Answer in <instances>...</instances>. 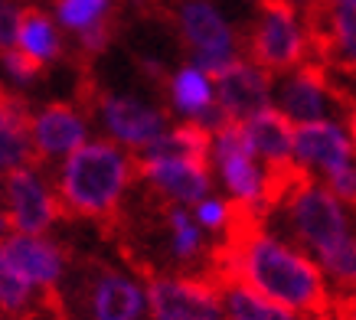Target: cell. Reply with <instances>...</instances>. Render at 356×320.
Here are the masks:
<instances>
[{"label":"cell","mask_w":356,"mask_h":320,"mask_svg":"<svg viewBox=\"0 0 356 320\" xmlns=\"http://www.w3.org/2000/svg\"><path fill=\"white\" fill-rule=\"evenodd\" d=\"M236 213H238V206L226 203V200H203L200 206H193V216H196V223L203 225L206 232H226L236 225Z\"/></svg>","instance_id":"4316f807"},{"label":"cell","mask_w":356,"mask_h":320,"mask_svg":"<svg viewBox=\"0 0 356 320\" xmlns=\"http://www.w3.org/2000/svg\"><path fill=\"white\" fill-rule=\"evenodd\" d=\"M17 49H20V53H26L30 59H36L40 65L59 59L63 43H59L56 23L49 20L43 10L26 7V10L20 13V36H17Z\"/></svg>","instance_id":"7402d4cb"},{"label":"cell","mask_w":356,"mask_h":320,"mask_svg":"<svg viewBox=\"0 0 356 320\" xmlns=\"http://www.w3.org/2000/svg\"><path fill=\"white\" fill-rule=\"evenodd\" d=\"M213 131H206L196 121H184L177 128H167L151 147H144L138 160H193V163H206L213 157Z\"/></svg>","instance_id":"d6986e66"},{"label":"cell","mask_w":356,"mask_h":320,"mask_svg":"<svg viewBox=\"0 0 356 320\" xmlns=\"http://www.w3.org/2000/svg\"><path fill=\"white\" fill-rule=\"evenodd\" d=\"M170 105L190 121H196V118H203L209 108L216 105V82L203 69L184 65L170 79Z\"/></svg>","instance_id":"44dd1931"},{"label":"cell","mask_w":356,"mask_h":320,"mask_svg":"<svg viewBox=\"0 0 356 320\" xmlns=\"http://www.w3.org/2000/svg\"><path fill=\"white\" fill-rule=\"evenodd\" d=\"M327 3H330V7H334V3H350V0H327Z\"/></svg>","instance_id":"836d02e7"},{"label":"cell","mask_w":356,"mask_h":320,"mask_svg":"<svg viewBox=\"0 0 356 320\" xmlns=\"http://www.w3.org/2000/svg\"><path fill=\"white\" fill-rule=\"evenodd\" d=\"M138 173L151 183L154 190L167 196L173 206H200L209 200V167L206 163H193V160H138Z\"/></svg>","instance_id":"8fae6325"},{"label":"cell","mask_w":356,"mask_h":320,"mask_svg":"<svg viewBox=\"0 0 356 320\" xmlns=\"http://www.w3.org/2000/svg\"><path fill=\"white\" fill-rule=\"evenodd\" d=\"M216 102L229 115V121L245 125L248 118H255V115H261L265 108H271L268 72L255 63L236 59L232 69H226V72L216 79Z\"/></svg>","instance_id":"30bf717a"},{"label":"cell","mask_w":356,"mask_h":320,"mask_svg":"<svg viewBox=\"0 0 356 320\" xmlns=\"http://www.w3.org/2000/svg\"><path fill=\"white\" fill-rule=\"evenodd\" d=\"M350 138H353V147H356V102L350 105Z\"/></svg>","instance_id":"d6a6232c"},{"label":"cell","mask_w":356,"mask_h":320,"mask_svg":"<svg viewBox=\"0 0 356 320\" xmlns=\"http://www.w3.org/2000/svg\"><path fill=\"white\" fill-rule=\"evenodd\" d=\"M36 154L33 144V115L20 95H3L0 105V160L3 173L26 167V160Z\"/></svg>","instance_id":"e0dca14e"},{"label":"cell","mask_w":356,"mask_h":320,"mask_svg":"<svg viewBox=\"0 0 356 320\" xmlns=\"http://www.w3.org/2000/svg\"><path fill=\"white\" fill-rule=\"evenodd\" d=\"M144 288L151 320H222V294L213 278L154 275Z\"/></svg>","instance_id":"5b68a950"},{"label":"cell","mask_w":356,"mask_h":320,"mask_svg":"<svg viewBox=\"0 0 356 320\" xmlns=\"http://www.w3.org/2000/svg\"><path fill=\"white\" fill-rule=\"evenodd\" d=\"M226 278L242 281L307 320H334L337 294L324 268L304 248L265 232L259 225V213H252L248 206H238L236 225L229 229V242L219 252L213 281Z\"/></svg>","instance_id":"6da1fadb"},{"label":"cell","mask_w":356,"mask_h":320,"mask_svg":"<svg viewBox=\"0 0 356 320\" xmlns=\"http://www.w3.org/2000/svg\"><path fill=\"white\" fill-rule=\"evenodd\" d=\"M147 314V288L121 271H102L88 288V320H140Z\"/></svg>","instance_id":"4fadbf2b"},{"label":"cell","mask_w":356,"mask_h":320,"mask_svg":"<svg viewBox=\"0 0 356 320\" xmlns=\"http://www.w3.org/2000/svg\"><path fill=\"white\" fill-rule=\"evenodd\" d=\"M219 294H222V320H307L301 314H294L291 307H284L278 301L265 298L255 288H248L242 281H216Z\"/></svg>","instance_id":"ffe728a7"},{"label":"cell","mask_w":356,"mask_h":320,"mask_svg":"<svg viewBox=\"0 0 356 320\" xmlns=\"http://www.w3.org/2000/svg\"><path fill=\"white\" fill-rule=\"evenodd\" d=\"M3 203H7L3 223L10 235H43L63 209L59 196L30 167L3 173Z\"/></svg>","instance_id":"8992f818"},{"label":"cell","mask_w":356,"mask_h":320,"mask_svg":"<svg viewBox=\"0 0 356 320\" xmlns=\"http://www.w3.org/2000/svg\"><path fill=\"white\" fill-rule=\"evenodd\" d=\"M275 209L284 216V225L298 248H304L314 262H324L356 235L353 213L346 209V203L327 186L314 183L311 173L294 183Z\"/></svg>","instance_id":"3957f363"},{"label":"cell","mask_w":356,"mask_h":320,"mask_svg":"<svg viewBox=\"0 0 356 320\" xmlns=\"http://www.w3.org/2000/svg\"><path fill=\"white\" fill-rule=\"evenodd\" d=\"M40 291L33 288L26 278H20L13 268L0 265V307L7 317L17 320H30L33 317V304H36Z\"/></svg>","instance_id":"cb8c5ba5"},{"label":"cell","mask_w":356,"mask_h":320,"mask_svg":"<svg viewBox=\"0 0 356 320\" xmlns=\"http://www.w3.org/2000/svg\"><path fill=\"white\" fill-rule=\"evenodd\" d=\"M111 33H115V30H111V20L88 26V30L79 33V49H82L86 56L105 53V49H108V43H111Z\"/></svg>","instance_id":"f546056e"},{"label":"cell","mask_w":356,"mask_h":320,"mask_svg":"<svg viewBox=\"0 0 356 320\" xmlns=\"http://www.w3.org/2000/svg\"><path fill=\"white\" fill-rule=\"evenodd\" d=\"M3 69L10 75V82H17V86H33L43 65L36 63V59H30L26 53H20V49H10V53H3Z\"/></svg>","instance_id":"83f0119b"},{"label":"cell","mask_w":356,"mask_h":320,"mask_svg":"<svg viewBox=\"0 0 356 320\" xmlns=\"http://www.w3.org/2000/svg\"><path fill=\"white\" fill-rule=\"evenodd\" d=\"M317 265L324 268L327 281H330V288H334L337 298H353L356 294V235L340 246L334 255H327L324 262H317Z\"/></svg>","instance_id":"484cf974"},{"label":"cell","mask_w":356,"mask_h":320,"mask_svg":"<svg viewBox=\"0 0 356 320\" xmlns=\"http://www.w3.org/2000/svg\"><path fill=\"white\" fill-rule=\"evenodd\" d=\"M353 301H356V294H353Z\"/></svg>","instance_id":"e575fe53"},{"label":"cell","mask_w":356,"mask_h":320,"mask_svg":"<svg viewBox=\"0 0 356 320\" xmlns=\"http://www.w3.org/2000/svg\"><path fill=\"white\" fill-rule=\"evenodd\" d=\"M134 170L138 163L121 144L88 141L72 157H65L56 196L65 206V213L105 219V216H115V209L121 206V196L128 190Z\"/></svg>","instance_id":"7a4b0ae2"},{"label":"cell","mask_w":356,"mask_h":320,"mask_svg":"<svg viewBox=\"0 0 356 320\" xmlns=\"http://www.w3.org/2000/svg\"><path fill=\"white\" fill-rule=\"evenodd\" d=\"M232 63H236V56H232V53H196L193 56V65H196V69H203L213 82H216L226 69H232Z\"/></svg>","instance_id":"4dcf8cb0"},{"label":"cell","mask_w":356,"mask_h":320,"mask_svg":"<svg viewBox=\"0 0 356 320\" xmlns=\"http://www.w3.org/2000/svg\"><path fill=\"white\" fill-rule=\"evenodd\" d=\"M334 102L337 98L324 65H301V69L284 75V82L278 88V108L291 118L294 125L330 121Z\"/></svg>","instance_id":"9c48e42d"},{"label":"cell","mask_w":356,"mask_h":320,"mask_svg":"<svg viewBox=\"0 0 356 320\" xmlns=\"http://www.w3.org/2000/svg\"><path fill=\"white\" fill-rule=\"evenodd\" d=\"M177 23L186 46L196 53H232V26L226 17L206 0H184L177 10Z\"/></svg>","instance_id":"9a60e30c"},{"label":"cell","mask_w":356,"mask_h":320,"mask_svg":"<svg viewBox=\"0 0 356 320\" xmlns=\"http://www.w3.org/2000/svg\"><path fill=\"white\" fill-rule=\"evenodd\" d=\"M86 134V118L63 102H53V105H46L43 111L33 115V144H36V154L43 160L72 157L82 144H88Z\"/></svg>","instance_id":"5bb4252c"},{"label":"cell","mask_w":356,"mask_h":320,"mask_svg":"<svg viewBox=\"0 0 356 320\" xmlns=\"http://www.w3.org/2000/svg\"><path fill=\"white\" fill-rule=\"evenodd\" d=\"M334 320H356L353 298H337L334 301Z\"/></svg>","instance_id":"1f68e13d"},{"label":"cell","mask_w":356,"mask_h":320,"mask_svg":"<svg viewBox=\"0 0 356 320\" xmlns=\"http://www.w3.org/2000/svg\"><path fill=\"white\" fill-rule=\"evenodd\" d=\"M311 46V26L301 20L294 0H261L259 23L248 40L252 63L265 72H294L304 65Z\"/></svg>","instance_id":"277c9868"},{"label":"cell","mask_w":356,"mask_h":320,"mask_svg":"<svg viewBox=\"0 0 356 320\" xmlns=\"http://www.w3.org/2000/svg\"><path fill=\"white\" fill-rule=\"evenodd\" d=\"M294 160L304 170H321V177L337 167L356 160L353 138L346 134L334 118L330 121H311L294 128Z\"/></svg>","instance_id":"7c38bea8"},{"label":"cell","mask_w":356,"mask_h":320,"mask_svg":"<svg viewBox=\"0 0 356 320\" xmlns=\"http://www.w3.org/2000/svg\"><path fill=\"white\" fill-rule=\"evenodd\" d=\"M20 7L13 3V0H3L0 3V46H3V53H10L17 49V36H20Z\"/></svg>","instance_id":"f1b7e54d"},{"label":"cell","mask_w":356,"mask_h":320,"mask_svg":"<svg viewBox=\"0 0 356 320\" xmlns=\"http://www.w3.org/2000/svg\"><path fill=\"white\" fill-rule=\"evenodd\" d=\"M311 43L321 49L327 59H340L350 75H356V0L350 3H334L327 10V26L311 23Z\"/></svg>","instance_id":"ac0fdd59"},{"label":"cell","mask_w":356,"mask_h":320,"mask_svg":"<svg viewBox=\"0 0 356 320\" xmlns=\"http://www.w3.org/2000/svg\"><path fill=\"white\" fill-rule=\"evenodd\" d=\"M98 115H102L105 131L115 138V144L138 150V154L151 147L167 131V115L161 108H151L134 95H102Z\"/></svg>","instance_id":"52a82bcc"},{"label":"cell","mask_w":356,"mask_h":320,"mask_svg":"<svg viewBox=\"0 0 356 320\" xmlns=\"http://www.w3.org/2000/svg\"><path fill=\"white\" fill-rule=\"evenodd\" d=\"M0 265L13 268L36 291H56L65 271V255L46 235H7L0 246Z\"/></svg>","instance_id":"ba28073f"},{"label":"cell","mask_w":356,"mask_h":320,"mask_svg":"<svg viewBox=\"0 0 356 320\" xmlns=\"http://www.w3.org/2000/svg\"><path fill=\"white\" fill-rule=\"evenodd\" d=\"M294 128L298 125L281 108H265L261 115L245 121L252 150L268 167H291V163H298L294 160Z\"/></svg>","instance_id":"2e32d148"},{"label":"cell","mask_w":356,"mask_h":320,"mask_svg":"<svg viewBox=\"0 0 356 320\" xmlns=\"http://www.w3.org/2000/svg\"><path fill=\"white\" fill-rule=\"evenodd\" d=\"M167 225H170V252L177 262H193L203 252V225L196 223V216L184 206H170L167 213Z\"/></svg>","instance_id":"603a6c76"},{"label":"cell","mask_w":356,"mask_h":320,"mask_svg":"<svg viewBox=\"0 0 356 320\" xmlns=\"http://www.w3.org/2000/svg\"><path fill=\"white\" fill-rule=\"evenodd\" d=\"M56 20L79 36L95 23L111 20V0H56Z\"/></svg>","instance_id":"d4e9b609"}]
</instances>
